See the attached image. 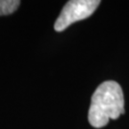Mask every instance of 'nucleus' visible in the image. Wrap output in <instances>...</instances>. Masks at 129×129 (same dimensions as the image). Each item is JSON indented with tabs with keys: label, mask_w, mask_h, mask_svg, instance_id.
Listing matches in <instances>:
<instances>
[{
	"label": "nucleus",
	"mask_w": 129,
	"mask_h": 129,
	"mask_svg": "<svg viewBox=\"0 0 129 129\" xmlns=\"http://www.w3.org/2000/svg\"><path fill=\"white\" fill-rule=\"evenodd\" d=\"M99 0H71L68 1L55 22V30L62 32L71 24L91 16L97 10Z\"/></svg>",
	"instance_id": "obj_2"
},
{
	"label": "nucleus",
	"mask_w": 129,
	"mask_h": 129,
	"mask_svg": "<svg viewBox=\"0 0 129 129\" xmlns=\"http://www.w3.org/2000/svg\"><path fill=\"white\" fill-rule=\"evenodd\" d=\"M124 114V98L120 85L113 80L102 82L94 92L88 113L93 127L102 128L109 120H117Z\"/></svg>",
	"instance_id": "obj_1"
},
{
	"label": "nucleus",
	"mask_w": 129,
	"mask_h": 129,
	"mask_svg": "<svg viewBox=\"0 0 129 129\" xmlns=\"http://www.w3.org/2000/svg\"><path fill=\"white\" fill-rule=\"evenodd\" d=\"M20 1L18 0H0V15H8L13 14L18 8Z\"/></svg>",
	"instance_id": "obj_3"
}]
</instances>
